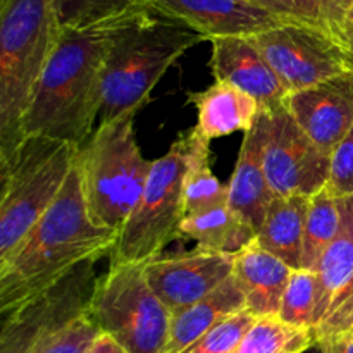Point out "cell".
Masks as SVG:
<instances>
[{
  "label": "cell",
  "instance_id": "cell-1",
  "mask_svg": "<svg viewBox=\"0 0 353 353\" xmlns=\"http://www.w3.org/2000/svg\"><path fill=\"white\" fill-rule=\"evenodd\" d=\"M147 10L62 30L24 119V137L52 138L76 147L92 137L102 107L107 55L121 31Z\"/></svg>",
  "mask_w": 353,
  "mask_h": 353
},
{
  "label": "cell",
  "instance_id": "cell-2",
  "mask_svg": "<svg viewBox=\"0 0 353 353\" xmlns=\"http://www.w3.org/2000/svg\"><path fill=\"white\" fill-rule=\"evenodd\" d=\"M119 231L93 221L78 169L71 171L54 205L0 261V312L17 309L88 259L112 254Z\"/></svg>",
  "mask_w": 353,
  "mask_h": 353
},
{
  "label": "cell",
  "instance_id": "cell-3",
  "mask_svg": "<svg viewBox=\"0 0 353 353\" xmlns=\"http://www.w3.org/2000/svg\"><path fill=\"white\" fill-rule=\"evenodd\" d=\"M61 33L52 0L0 2V162L24 140V119Z\"/></svg>",
  "mask_w": 353,
  "mask_h": 353
},
{
  "label": "cell",
  "instance_id": "cell-4",
  "mask_svg": "<svg viewBox=\"0 0 353 353\" xmlns=\"http://www.w3.org/2000/svg\"><path fill=\"white\" fill-rule=\"evenodd\" d=\"M203 40L202 34L179 21L152 10L140 14L121 31L107 55L99 123L130 110L140 112L169 68Z\"/></svg>",
  "mask_w": 353,
  "mask_h": 353
},
{
  "label": "cell",
  "instance_id": "cell-5",
  "mask_svg": "<svg viewBox=\"0 0 353 353\" xmlns=\"http://www.w3.org/2000/svg\"><path fill=\"white\" fill-rule=\"evenodd\" d=\"M137 114L130 110L99 123L76 154V169L93 221L119 233L143 193L154 162L145 159L137 141Z\"/></svg>",
  "mask_w": 353,
  "mask_h": 353
},
{
  "label": "cell",
  "instance_id": "cell-6",
  "mask_svg": "<svg viewBox=\"0 0 353 353\" xmlns=\"http://www.w3.org/2000/svg\"><path fill=\"white\" fill-rule=\"evenodd\" d=\"M78 147L24 137L0 162V261L7 257L61 195L74 169Z\"/></svg>",
  "mask_w": 353,
  "mask_h": 353
},
{
  "label": "cell",
  "instance_id": "cell-7",
  "mask_svg": "<svg viewBox=\"0 0 353 353\" xmlns=\"http://www.w3.org/2000/svg\"><path fill=\"white\" fill-rule=\"evenodd\" d=\"M193 143L190 130L152 162L143 193L121 230L110 261L147 264L161 257L164 248L179 236L186 217L185 181L192 165Z\"/></svg>",
  "mask_w": 353,
  "mask_h": 353
},
{
  "label": "cell",
  "instance_id": "cell-8",
  "mask_svg": "<svg viewBox=\"0 0 353 353\" xmlns=\"http://www.w3.org/2000/svg\"><path fill=\"white\" fill-rule=\"evenodd\" d=\"M88 316L130 353H164L172 314L148 283L145 264L110 262L97 283Z\"/></svg>",
  "mask_w": 353,
  "mask_h": 353
},
{
  "label": "cell",
  "instance_id": "cell-9",
  "mask_svg": "<svg viewBox=\"0 0 353 353\" xmlns=\"http://www.w3.org/2000/svg\"><path fill=\"white\" fill-rule=\"evenodd\" d=\"M88 259L55 285L3 316L0 353H38L76 319L88 314L99 283L97 262Z\"/></svg>",
  "mask_w": 353,
  "mask_h": 353
},
{
  "label": "cell",
  "instance_id": "cell-10",
  "mask_svg": "<svg viewBox=\"0 0 353 353\" xmlns=\"http://www.w3.org/2000/svg\"><path fill=\"white\" fill-rule=\"evenodd\" d=\"M262 164L276 196L312 199L330 178L331 154L314 143L296 124L286 105L261 110Z\"/></svg>",
  "mask_w": 353,
  "mask_h": 353
},
{
  "label": "cell",
  "instance_id": "cell-11",
  "mask_svg": "<svg viewBox=\"0 0 353 353\" xmlns=\"http://www.w3.org/2000/svg\"><path fill=\"white\" fill-rule=\"evenodd\" d=\"M290 93L353 72V57L326 30L285 23L252 37Z\"/></svg>",
  "mask_w": 353,
  "mask_h": 353
},
{
  "label": "cell",
  "instance_id": "cell-12",
  "mask_svg": "<svg viewBox=\"0 0 353 353\" xmlns=\"http://www.w3.org/2000/svg\"><path fill=\"white\" fill-rule=\"evenodd\" d=\"M340 233L326 248L317 274L316 340L353 331V196L338 199Z\"/></svg>",
  "mask_w": 353,
  "mask_h": 353
},
{
  "label": "cell",
  "instance_id": "cell-13",
  "mask_svg": "<svg viewBox=\"0 0 353 353\" xmlns=\"http://www.w3.org/2000/svg\"><path fill=\"white\" fill-rule=\"evenodd\" d=\"M233 269L234 255L195 248L147 262L145 274L155 295L176 314L216 292L233 276Z\"/></svg>",
  "mask_w": 353,
  "mask_h": 353
},
{
  "label": "cell",
  "instance_id": "cell-14",
  "mask_svg": "<svg viewBox=\"0 0 353 353\" xmlns=\"http://www.w3.org/2000/svg\"><path fill=\"white\" fill-rule=\"evenodd\" d=\"M150 9L159 16L186 24L209 41L252 38L285 24L250 0H150Z\"/></svg>",
  "mask_w": 353,
  "mask_h": 353
},
{
  "label": "cell",
  "instance_id": "cell-15",
  "mask_svg": "<svg viewBox=\"0 0 353 353\" xmlns=\"http://www.w3.org/2000/svg\"><path fill=\"white\" fill-rule=\"evenodd\" d=\"M286 109L327 154L353 128V72L290 93Z\"/></svg>",
  "mask_w": 353,
  "mask_h": 353
},
{
  "label": "cell",
  "instance_id": "cell-16",
  "mask_svg": "<svg viewBox=\"0 0 353 353\" xmlns=\"http://www.w3.org/2000/svg\"><path fill=\"white\" fill-rule=\"evenodd\" d=\"M210 43L209 68L216 81L230 83L254 97L261 110H272L286 102L290 92L252 38H217Z\"/></svg>",
  "mask_w": 353,
  "mask_h": 353
},
{
  "label": "cell",
  "instance_id": "cell-17",
  "mask_svg": "<svg viewBox=\"0 0 353 353\" xmlns=\"http://www.w3.org/2000/svg\"><path fill=\"white\" fill-rule=\"evenodd\" d=\"M262 140H264V130L259 114L254 126L243 133L236 165L228 183L230 188L228 207L243 217L255 231L262 228L269 205L276 199L262 164Z\"/></svg>",
  "mask_w": 353,
  "mask_h": 353
},
{
  "label": "cell",
  "instance_id": "cell-18",
  "mask_svg": "<svg viewBox=\"0 0 353 353\" xmlns=\"http://www.w3.org/2000/svg\"><path fill=\"white\" fill-rule=\"evenodd\" d=\"M292 274L288 264L255 241L234 255L233 278L243 293L247 309L257 317H278Z\"/></svg>",
  "mask_w": 353,
  "mask_h": 353
},
{
  "label": "cell",
  "instance_id": "cell-19",
  "mask_svg": "<svg viewBox=\"0 0 353 353\" xmlns=\"http://www.w3.org/2000/svg\"><path fill=\"white\" fill-rule=\"evenodd\" d=\"M188 103L196 109L195 131L209 143L236 131L247 133L261 114V105L254 97L224 81L188 93Z\"/></svg>",
  "mask_w": 353,
  "mask_h": 353
},
{
  "label": "cell",
  "instance_id": "cell-20",
  "mask_svg": "<svg viewBox=\"0 0 353 353\" xmlns=\"http://www.w3.org/2000/svg\"><path fill=\"white\" fill-rule=\"evenodd\" d=\"M241 310H247V302L236 279L231 276L209 296L172 314L171 333L164 353H181L207 331Z\"/></svg>",
  "mask_w": 353,
  "mask_h": 353
},
{
  "label": "cell",
  "instance_id": "cell-21",
  "mask_svg": "<svg viewBox=\"0 0 353 353\" xmlns=\"http://www.w3.org/2000/svg\"><path fill=\"white\" fill-rule=\"evenodd\" d=\"M309 200L305 196H276L255 236L259 247L281 259L293 271L302 269Z\"/></svg>",
  "mask_w": 353,
  "mask_h": 353
},
{
  "label": "cell",
  "instance_id": "cell-22",
  "mask_svg": "<svg viewBox=\"0 0 353 353\" xmlns=\"http://www.w3.org/2000/svg\"><path fill=\"white\" fill-rule=\"evenodd\" d=\"M179 236L193 240L200 250L236 255L254 243L257 231L243 217L224 205L209 212L186 216L179 228Z\"/></svg>",
  "mask_w": 353,
  "mask_h": 353
},
{
  "label": "cell",
  "instance_id": "cell-23",
  "mask_svg": "<svg viewBox=\"0 0 353 353\" xmlns=\"http://www.w3.org/2000/svg\"><path fill=\"white\" fill-rule=\"evenodd\" d=\"M193 131V157L188 176L185 181V207L186 216L209 212L228 205L230 188L219 181L210 169V143L203 140L195 128Z\"/></svg>",
  "mask_w": 353,
  "mask_h": 353
},
{
  "label": "cell",
  "instance_id": "cell-24",
  "mask_svg": "<svg viewBox=\"0 0 353 353\" xmlns=\"http://www.w3.org/2000/svg\"><path fill=\"white\" fill-rule=\"evenodd\" d=\"M340 224L341 214L338 199H334L326 188L309 200L302 269L314 271L317 268L326 248L340 233Z\"/></svg>",
  "mask_w": 353,
  "mask_h": 353
},
{
  "label": "cell",
  "instance_id": "cell-25",
  "mask_svg": "<svg viewBox=\"0 0 353 353\" xmlns=\"http://www.w3.org/2000/svg\"><path fill=\"white\" fill-rule=\"evenodd\" d=\"M317 343L312 330H300L278 317H257L233 353H302Z\"/></svg>",
  "mask_w": 353,
  "mask_h": 353
},
{
  "label": "cell",
  "instance_id": "cell-26",
  "mask_svg": "<svg viewBox=\"0 0 353 353\" xmlns=\"http://www.w3.org/2000/svg\"><path fill=\"white\" fill-rule=\"evenodd\" d=\"M52 6L62 30H65L88 28L124 14L147 10L150 0H52Z\"/></svg>",
  "mask_w": 353,
  "mask_h": 353
},
{
  "label": "cell",
  "instance_id": "cell-27",
  "mask_svg": "<svg viewBox=\"0 0 353 353\" xmlns=\"http://www.w3.org/2000/svg\"><path fill=\"white\" fill-rule=\"evenodd\" d=\"M317 300V274L309 269L293 271L281 300L278 319L300 330L314 331Z\"/></svg>",
  "mask_w": 353,
  "mask_h": 353
},
{
  "label": "cell",
  "instance_id": "cell-28",
  "mask_svg": "<svg viewBox=\"0 0 353 353\" xmlns=\"http://www.w3.org/2000/svg\"><path fill=\"white\" fill-rule=\"evenodd\" d=\"M255 321L257 316L250 310H241L207 331L181 353H233Z\"/></svg>",
  "mask_w": 353,
  "mask_h": 353
},
{
  "label": "cell",
  "instance_id": "cell-29",
  "mask_svg": "<svg viewBox=\"0 0 353 353\" xmlns=\"http://www.w3.org/2000/svg\"><path fill=\"white\" fill-rule=\"evenodd\" d=\"M262 7L283 23L307 24L324 30L323 2L324 0H250Z\"/></svg>",
  "mask_w": 353,
  "mask_h": 353
},
{
  "label": "cell",
  "instance_id": "cell-30",
  "mask_svg": "<svg viewBox=\"0 0 353 353\" xmlns=\"http://www.w3.org/2000/svg\"><path fill=\"white\" fill-rule=\"evenodd\" d=\"M326 190L334 199L353 196V128L331 152Z\"/></svg>",
  "mask_w": 353,
  "mask_h": 353
},
{
  "label": "cell",
  "instance_id": "cell-31",
  "mask_svg": "<svg viewBox=\"0 0 353 353\" xmlns=\"http://www.w3.org/2000/svg\"><path fill=\"white\" fill-rule=\"evenodd\" d=\"M100 330L88 314L76 319L61 334L48 341L38 353H88Z\"/></svg>",
  "mask_w": 353,
  "mask_h": 353
},
{
  "label": "cell",
  "instance_id": "cell-32",
  "mask_svg": "<svg viewBox=\"0 0 353 353\" xmlns=\"http://www.w3.org/2000/svg\"><path fill=\"white\" fill-rule=\"evenodd\" d=\"M353 7V0H324L323 2V26L334 37L343 23L347 12ZM336 38V37H334Z\"/></svg>",
  "mask_w": 353,
  "mask_h": 353
},
{
  "label": "cell",
  "instance_id": "cell-33",
  "mask_svg": "<svg viewBox=\"0 0 353 353\" xmlns=\"http://www.w3.org/2000/svg\"><path fill=\"white\" fill-rule=\"evenodd\" d=\"M321 353H353V331L317 340Z\"/></svg>",
  "mask_w": 353,
  "mask_h": 353
},
{
  "label": "cell",
  "instance_id": "cell-34",
  "mask_svg": "<svg viewBox=\"0 0 353 353\" xmlns=\"http://www.w3.org/2000/svg\"><path fill=\"white\" fill-rule=\"evenodd\" d=\"M334 37H336V40L343 45L345 50L353 57V7L347 12L343 23L340 24Z\"/></svg>",
  "mask_w": 353,
  "mask_h": 353
},
{
  "label": "cell",
  "instance_id": "cell-35",
  "mask_svg": "<svg viewBox=\"0 0 353 353\" xmlns=\"http://www.w3.org/2000/svg\"><path fill=\"white\" fill-rule=\"evenodd\" d=\"M88 353H130V352H128L123 345L117 343L112 336L100 333L99 338L93 341L92 348H90Z\"/></svg>",
  "mask_w": 353,
  "mask_h": 353
},
{
  "label": "cell",
  "instance_id": "cell-36",
  "mask_svg": "<svg viewBox=\"0 0 353 353\" xmlns=\"http://www.w3.org/2000/svg\"><path fill=\"white\" fill-rule=\"evenodd\" d=\"M302 353H321V348H319V345L314 343L312 347L307 348V350H305V352H302Z\"/></svg>",
  "mask_w": 353,
  "mask_h": 353
}]
</instances>
